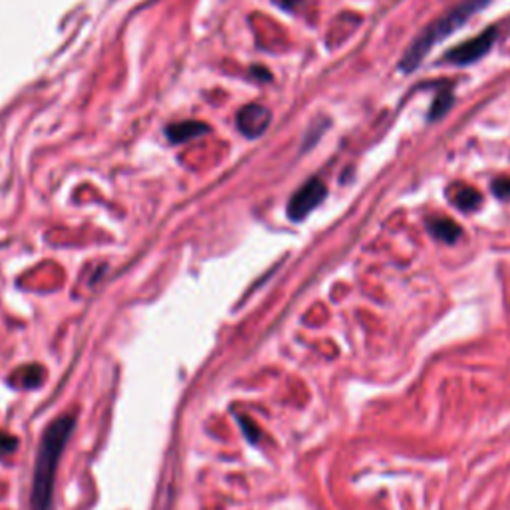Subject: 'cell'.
<instances>
[{
  "label": "cell",
  "mask_w": 510,
  "mask_h": 510,
  "mask_svg": "<svg viewBox=\"0 0 510 510\" xmlns=\"http://www.w3.org/2000/svg\"><path fill=\"white\" fill-rule=\"evenodd\" d=\"M495 40H497V30L487 29L485 32H480L479 37L462 42L459 47H454L453 50L446 52L445 60L459 66L472 65V62H477L479 58L487 55V52L492 48V44H495Z\"/></svg>",
  "instance_id": "277c9868"
},
{
  "label": "cell",
  "mask_w": 510,
  "mask_h": 510,
  "mask_svg": "<svg viewBox=\"0 0 510 510\" xmlns=\"http://www.w3.org/2000/svg\"><path fill=\"white\" fill-rule=\"evenodd\" d=\"M428 231L446 244H454L461 238V228L449 218H431L428 220Z\"/></svg>",
  "instance_id": "52a82bcc"
},
{
  "label": "cell",
  "mask_w": 510,
  "mask_h": 510,
  "mask_svg": "<svg viewBox=\"0 0 510 510\" xmlns=\"http://www.w3.org/2000/svg\"><path fill=\"white\" fill-rule=\"evenodd\" d=\"M205 132H210V128L205 126V124L187 120V122H180V124H172V126L166 130V136L169 138V142H174V144H180V142L198 138Z\"/></svg>",
  "instance_id": "8992f818"
},
{
  "label": "cell",
  "mask_w": 510,
  "mask_h": 510,
  "mask_svg": "<svg viewBox=\"0 0 510 510\" xmlns=\"http://www.w3.org/2000/svg\"><path fill=\"white\" fill-rule=\"evenodd\" d=\"M44 379V369L42 365H26L22 369H19L14 373L13 377V385L16 387H24V389H34L42 385Z\"/></svg>",
  "instance_id": "ba28073f"
},
{
  "label": "cell",
  "mask_w": 510,
  "mask_h": 510,
  "mask_svg": "<svg viewBox=\"0 0 510 510\" xmlns=\"http://www.w3.org/2000/svg\"><path fill=\"white\" fill-rule=\"evenodd\" d=\"M490 0H462L461 4H456L451 8L449 13L438 16L437 21H433L427 29L419 34V37L411 42V47L407 48L405 56L401 60V70L405 74H411L413 70L425 60V56L431 52L438 42L445 40L446 37H451L454 30H459L461 26L467 22L472 14H477L482 11Z\"/></svg>",
  "instance_id": "7a4b0ae2"
},
{
  "label": "cell",
  "mask_w": 510,
  "mask_h": 510,
  "mask_svg": "<svg viewBox=\"0 0 510 510\" xmlns=\"http://www.w3.org/2000/svg\"><path fill=\"white\" fill-rule=\"evenodd\" d=\"M479 202H480V195H479V192L474 190V187H471V186H462L461 190L456 192V195H454L456 208L462 210V212L474 210V208H477V205H479Z\"/></svg>",
  "instance_id": "9c48e42d"
},
{
  "label": "cell",
  "mask_w": 510,
  "mask_h": 510,
  "mask_svg": "<svg viewBox=\"0 0 510 510\" xmlns=\"http://www.w3.org/2000/svg\"><path fill=\"white\" fill-rule=\"evenodd\" d=\"M277 4H281L285 11H295V8H299L307 3V0H275Z\"/></svg>",
  "instance_id": "4fadbf2b"
},
{
  "label": "cell",
  "mask_w": 510,
  "mask_h": 510,
  "mask_svg": "<svg viewBox=\"0 0 510 510\" xmlns=\"http://www.w3.org/2000/svg\"><path fill=\"white\" fill-rule=\"evenodd\" d=\"M270 124L272 112L262 104H247L238 112V128L247 138H259Z\"/></svg>",
  "instance_id": "5b68a950"
},
{
  "label": "cell",
  "mask_w": 510,
  "mask_h": 510,
  "mask_svg": "<svg viewBox=\"0 0 510 510\" xmlns=\"http://www.w3.org/2000/svg\"><path fill=\"white\" fill-rule=\"evenodd\" d=\"M492 192H495L498 198H508L510 195V180L508 177H498V180L492 182Z\"/></svg>",
  "instance_id": "8fae6325"
},
{
  "label": "cell",
  "mask_w": 510,
  "mask_h": 510,
  "mask_svg": "<svg viewBox=\"0 0 510 510\" xmlns=\"http://www.w3.org/2000/svg\"><path fill=\"white\" fill-rule=\"evenodd\" d=\"M325 195H327L325 184L321 182L319 177H311L306 186H301L299 190L293 194V198L290 200L288 205V216L295 221L306 220L309 213L325 200Z\"/></svg>",
  "instance_id": "3957f363"
},
{
  "label": "cell",
  "mask_w": 510,
  "mask_h": 510,
  "mask_svg": "<svg viewBox=\"0 0 510 510\" xmlns=\"http://www.w3.org/2000/svg\"><path fill=\"white\" fill-rule=\"evenodd\" d=\"M451 102H453V96L449 91H445L443 94H438L435 98V102H433V108H431V114H428V118L431 120H438L441 116L451 108Z\"/></svg>",
  "instance_id": "30bf717a"
},
{
  "label": "cell",
  "mask_w": 510,
  "mask_h": 510,
  "mask_svg": "<svg viewBox=\"0 0 510 510\" xmlns=\"http://www.w3.org/2000/svg\"><path fill=\"white\" fill-rule=\"evenodd\" d=\"M76 427L74 415H62L47 427L42 433L37 464L32 474V490H30V510H52L55 500V479L58 471L60 456L65 453L68 438L73 437Z\"/></svg>",
  "instance_id": "6da1fadb"
},
{
  "label": "cell",
  "mask_w": 510,
  "mask_h": 510,
  "mask_svg": "<svg viewBox=\"0 0 510 510\" xmlns=\"http://www.w3.org/2000/svg\"><path fill=\"white\" fill-rule=\"evenodd\" d=\"M16 446V438L8 435H0V453H11Z\"/></svg>",
  "instance_id": "7c38bea8"
}]
</instances>
